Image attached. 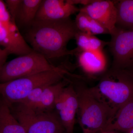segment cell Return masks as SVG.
<instances>
[{
  "label": "cell",
  "instance_id": "cell-1",
  "mask_svg": "<svg viewBox=\"0 0 133 133\" xmlns=\"http://www.w3.org/2000/svg\"><path fill=\"white\" fill-rule=\"evenodd\" d=\"M78 31L70 17L57 21L35 20L26 29L24 37L33 50L53 65V60L73 56V51L68 50L67 45Z\"/></svg>",
  "mask_w": 133,
  "mask_h": 133
},
{
  "label": "cell",
  "instance_id": "cell-2",
  "mask_svg": "<svg viewBox=\"0 0 133 133\" xmlns=\"http://www.w3.org/2000/svg\"><path fill=\"white\" fill-rule=\"evenodd\" d=\"M89 88L112 118L122 105L133 98V74L127 69L111 67L101 77L97 85Z\"/></svg>",
  "mask_w": 133,
  "mask_h": 133
},
{
  "label": "cell",
  "instance_id": "cell-3",
  "mask_svg": "<svg viewBox=\"0 0 133 133\" xmlns=\"http://www.w3.org/2000/svg\"><path fill=\"white\" fill-rule=\"evenodd\" d=\"M75 67L65 61L55 70L0 83V96L9 106L20 102L36 88L58 83L71 76Z\"/></svg>",
  "mask_w": 133,
  "mask_h": 133
},
{
  "label": "cell",
  "instance_id": "cell-4",
  "mask_svg": "<svg viewBox=\"0 0 133 133\" xmlns=\"http://www.w3.org/2000/svg\"><path fill=\"white\" fill-rule=\"evenodd\" d=\"M78 99V120L83 133H101L107 125L112 115L104 106L94 97L83 79L70 78Z\"/></svg>",
  "mask_w": 133,
  "mask_h": 133
},
{
  "label": "cell",
  "instance_id": "cell-5",
  "mask_svg": "<svg viewBox=\"0 0 133 133\" xmlns=\"http://www.w3.org/2000/svg\"><path fill=\"white\" fill-rule=\"evenodd\" d=\"M9 107L26 133H58L65 131L55 110L41 111L18 103Z\"/></svg>",
  "mask_w": 133,
  "mask_h": 133
},
{
  "label": "cell",
  "instance_id": "cell-6",
  "mask_svg": "<svg viewBox=\"0 0 133 133\" xmlns=\"http://www.w3.org/2000/svg\"><path fill=\"white\" fill-rule=\"evenodd\" d=\"M58 66H54L43 55L33 50L6 62L0 70V83L52 70Z\"/></svg>",
  "mask_w": 133,
  "mask_h": 133
},
{
  "label": "cell",
  "instance_id": "cell-7",
  "mask_svg": "<svg viewBox=\"0 0 133 133\" xmlns=\"http://www.w3.org/2000/svg\"><path fill=\"white\" fill-rule=\"evenodd\" d=\"M108 46L113 56L111 68L127 69L133 64V30L117 28Z\"/></svg>",
  "mask_w": 133,
  "mask_h": 133
},
{
  "label": "cell",
  "instance_id": "cell-8",
  "mask_svg": "<svg viewBox=\"0 0 133 133\" xmlns=\"http://www.w3.org/2000/svg\"><path fill=\"white\" fill-rule=\"evenodd\" d=\"M0 45L9 55L22 56L33 51L10 14L0 19Z\"/></svg>",
  "mask_w": 133,
  "mask_h": 133
},
{
  "label": "cell",
  "instance_id": "cell-9",
  "mask_svg": "<svg viewBox=\"0 0 133 133\" xmlns=\"http://www.w3.org/2000/svg\"><path fill=\"white\" fill-rule=\"evenodd\" d=\"M78 105L77 95L71 81L63 89L55 106V111L66 133H74Z\"/></svg>",
  "mask_w": 133,
  "mask_h": 133
},
{
  "label": "cell",
  "instance_id": "cell-10",
  "mask_svg": "<svg viewBox=\"0 0 133 133\" xmlns=\"http://www.w3.org/2000/svg\"><path fill=\"white\" fill-rule=\"evenodd\" d=\"M79 10L106 29L110 35L116 30L117 11L114 1L94 0L90 4L80 8Z\"/></svg>",
  "mask_w": 133,
  "mask_h": 133
},
{
  "label": "cell",
  "instance_id": "cell-11",
  "mask_svg": "<svg viewBox=\"0 0 133 133\" xmlns=\"http://www.w3.org/2000/svg\"><path fill=\"white\" fill-rule=\"evenodd\" d=\"M75 56L77 66L88 78H100L108 70L107 58L103 50L82 51Z\"/></svg>",
  "mask_w": 133,
  "mask_h": 133
},
{
  "label": "cell",
  "instance_id": "cell-12",
  "mask_svg": "<svg viewBox=\"0 0 133 133\" xmlns=\"http://www.w3.org/2000/svg\"><path fill=\"white\" fill-rule=\"evenodd\" d=\"M79 9L69 0H42L35 20L57 21L70 17Z\"/></svg>",
  "mask_w": 133,
  "mask_h": 133
},
{
  "label": "cell",
  "instance_id": "cell-13",
  "mask_svg": "<svg viewBox=\"0 0 133 133\" xmlns=\"http://www.w3.org/2000/svg\"><path fill=\"white\" fill-rule=\"evenodd\" d=\"M133 128V98L120 108L103 130L127 133Z\"/></svg>",
  "mask_w": 133,
  "mask_h": 133
},
{
  "label": "cell",
  "instance_id": "cell-14",
  "mask_svg": "<svg viewBox=\"0 0 133 133\" xmlns=\"http://www.w3.org/2000/svg\"><path fill=\"white\" fill-rule=\"evenodd\" d=\"M71 81L70 79L67 76L58 83L49 85L43 92L37 104L31 108L41 111L55 110V103L58 96Z\"/></svg>",
  "mask_w": 133,
  "mask_h": 133
},
{
  "label": "cell",
  "instance_id": "cell-15",
  "mask_svg": "<svg viewBox=\"0 0 133 133\" xmlns=\"http://www.w3.org/2000/svg\"><path fill=\"white\" fill-rule=\"evenodd\" d=\"M42 0H22L16 17V23L19 29H27L36 19Z\"/></svg>",
  "mask_w": 133,
  "mask_h": 133
},
{
  "label": "cell",
  "instance_id": "cell-16",
  "mask_svg": "<svg viewBox=\"0 0 133 133\" xmlns=\"http://www.w3.org/2000/svg\"><path fill=\"white\" fill-rule=\"evenodd\" d=\"M0 133H26L23 127L12 114L9 106L1 97Z\"/></svg>",
  "mask_w": 133,
  "mask_h": 133
},
{
  "label": "cell",
  "instance_id": "cell-17",
  "mask_svg": "<svg viewBox=\"0 0 133 133\" xmlns=\"http://www.w3.org/2000/svg\"><path fill=\"white\" fill-rule=\"evenodd\" d=\"M77 48L72 49L75 56L82 51H103L104 48L108 45L109 42L100 40L95 36L88 35L78 31L74 37Z\"/></svg>",
  "mask_w": 133,
  "mask_h": 133
},
{
  "label": "cell",
  "instance_id": "cell-18",
  "mask_svg": "<svg viewBox=\"0 0 133 133\" xmlns=\"http://www.w3.org/2000/svg\"><path fill=\"white\" fill-rule=\"evenodd\" d=\"M117 11L116 27L133 30V0L114 1Z\"/></svg>",
  "mask_w": 133,
  "mask_h": 133
},
{
  "label": "cell",
  "instance_id": "cell-19",
  "mask_svg": "<svg viewBox=\"0 0 133 133\" xmlns=\"http://www.w3.org/2000/svg\"><path fill=\"white\" fill-rule=\"evenodd\" d=\"M79 31L88 35L95 36L109 34V31L84 12L79 10L74 20Z\"/></svg>",
  "mask_w": 133,
  "mask_h": 133
},
{
  "label": "cell",
  "instance_id": "cell-20",
  "mask_svg": "<svg viewBox=\"0 0 133 133\" xmlns=\"http://www.w3.org/2000/svg\"><path fill=\"white\" fill-rule=\"evenodd\" d=\"M50 85H43L36 88L32 91L26 98H24V99L17 103L26 107L31 108L34 107L40 99L43 91L46 87Z\"/></svg>",
  "mask_w": 133,
  "mask_h": 133
},
{
  "label": "cell",
  "instance_id": "cell-21",
  "mask_svg": "<svg viewBox=\"0 0 133 133\" xmlns=\"http://www.w3.org/2000/svg\"><path fill=\"white\" fill-rule=\"evenodd\" d=\"M22 1V0H5L4 1L8 11L12 19L15 21Z\"/></svg>",
  "mask_w": 133,
  "mask_h": 133
},
{
  "label": "cell",
  "instance_id": "cell-22",
  "mask_svg": "<svg viewBox=\"0 0 133 133\" xmlns=\"http://www.w3.org/2000/svg\"><path fill=\"white\" fill-rule=\"evenodd\" d=\"M9 53L6 50L0 48V70L6 62Z\"/></svg>",
  "mask_w": 133,
  "mask_h": 133
},
{
  "label": "cell",
  "instance_id": "cell-23",
  "mask_svg": "<svg viewBox=\"0 0 133 133\" xmlns=\"http://www.w3.org/2000/svg\"><path fill=\"white\" fill-rule=\"evenodd\" d=\"M70 2L73 5H82L84 6L90 4L94 0H69Z\"/></svg>",
  "mask_w": 133,
  "mask_h": 133
},
{
  "label": "cell",
  "instance_id": "cell-24",
  "mask_svg": "<svg viewBox=\"0 0 133 133\" xmlns=\"http://www.w3.org/2000/svg\"><path fill=\"white\" fill-rule=\"evenodd\" d=\"M8 11L5 1L0 0V16Z\"/></svg>",
  "mask_w": 133,
  "mask_h": 133
},
{
  "label": "cell",
  "instance_id": "cell-25",
  "mask_svg": "<svg viewBox=\"0 0 133 133\" xmlns=\"http://www.w3.org/2000/svg\"><path fill=\"white\" fill-rule=\"evenodd\" d=\"M101 133H119L117 131L111 130H103Z\"/></svg>",
  "mask_w": 133,
  "mask_h": 133
},
{
  "label": "cell",
  "instance_id": "cell-26",
  "mask_svg": "<svg viewBox=\"0 0 133 133\" xmlns=\"http://www.w3.org/2000/svg\"><path fill=\"white\" fill-rule=\"evenodd\" d=\"M127 70H129V71L131 72L133 74V64L129 68H128V69H127Z\"/></svg>",
  "mask_w": 133,
  "mask_h": 133
},
{
  "label": "cell",
  "instance_id": "cell-27",
  "mask_svg": "<svg viewBox=\"0 0 133 133\" xmlns=\"http://www.w3.org/2000/svg\"><path fill=\"white\" fill-rule=\"evenodd\" d=\"M127 133H133V128L131 129L130 131H129Z\"/></svg>",
  "mask_w": 133,
  "mask_h": 133
},
{
  "label": "cell",
  "instance_id": "cell-28",
  "mask_svg": "<svg viewBox=\"0 0 133 133\" xmlns=\"http://www.w3.org/2000/svg\"><path fill=\"white\" fill-rule=\"evenodd\" d=\"M58 133H66V132H65V131H62V132H59Z\"/></svg>",
  "mask_w": 133,
  "mask_h": 133
},
{
  "label": "cell",
  "instance_id": "cell-29",
  "mask_svg": "<svg viewBox=\"0 0 133 133\" xmlns=\"http://www.w3.org/2000/svg\"><path fill=\"white\" fill-rule=\"evenodd\" d=\"M0 97H1V96H0Z\"/></svg>",
  "mask_w": 133,
  "mask_h": 133
}]
</instances>
